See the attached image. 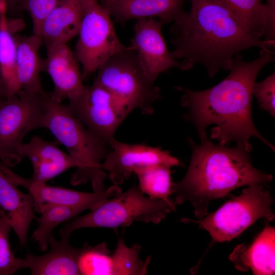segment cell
Segmentation results:
<instances>
[{"label": "cell", "instance_id": "cell-1", "mask_svg": "<svg viewBox=\"0 0 275 275\" xmlns=\"http://www.w3.org/2000/svg\"><path fill=\"white\" fill-rule=\"evenodd\" d=\"M273 49H261L259 56L252 61H244L240 54L233 60L228 75L209 89L195 91L180 86L175 88L183 93L182 105L187 109L186 118L196 127L201 141L210 138L225 146L235 142L250 152L249 139L261 140L273 151L274 147L256 128L252 116L253 87L261 69L274 60Z\"/></svg>", "mask_w": 275, "mask_h": 275}, {"label": "cell", "instance_id": "cell-2", "mask_svg": "<svg viewBox=\"0 0 275 275\" xmlns=\"http://www.w3.org/2000/svg\"><path fill=\"white\" fill-rule=\"evenodd\" d=\"M189 13L174 22L172 56L182 70L200 64L209 76L231 68L234 56L250 48L274 47L275 41L262 39L238 20L223 0H187Z\"/></svg>", "mask_w": 275, "mask_h": 275}, {"label": "cell", "instance_id": "cell-3", "mask_svg": "<svg viewBox=\"0 0 275 275\" xmlns=\"http://www.w3.org/2000/svg\"><path fill=\"white\" fill-rule=\"evenodd\" d=\"M191 158L183 178L173 183L176 204L189 201L195 214L201 219L207 215L210 202L226 196L238 187L270 182L272 177L252 165L250 152L237 146L215 145L208 139L197 145L191 139Z\"/></svg>", "mask_w": 275, "mask_h": 275}, {"label": "cell", "instance_id": "cell-4", "mask_svg": "<svg viewBox=\"0 0 275 275\" xmlns=\"http://www.w3.org/2000/svg\"><path fill=\"white\" fill-rule=\"evenodd\" d=\"M43 128L64 146L75 163L70 182L76 186L90 182L94 191L106 189L107 176L101 164L110 147L94 136L70 111L67 105L53 99L49 93Z\"/></svg>", "mask_w": 275, "mask_h": 275}, {"label": "cell", "instance_id": "cell-5", "mask_svg": "<svg viewBox=\"0 0 275 275\" xmlns=\"http://www.w3.org/2000/svg\"><path fill=\"white\" fill-rule=\"evenodd\" d=\"M174 199L152 198L135 185L124 192L109 198L93 210L67 223L60 235H69L75 230L87 228L115 229L128 227L134 222L157 224L175 211Z\"/></svg>", "mask_w": 275, "mask_h": 275}, {"label": "cell", "instance_id": "cell-6", "mask_svg": "<svg viewBox=\"0 0 275 275\" xmlns=\"http://www.w3.org/2000/svg\"><path fill=\"white\" fill-rule=\"evenodd\" d=\"M94 82L111 93L130 112H154L160 90L144 72L137 54L130 46L108 59L97 70Z\"/></svg>", "mask_w": 275, "mask_h": 275}, {"label": "cell", "instance_id": "cell-7", "mask_svg": "<svg viewBox=\"0 0 275 275\" xmlns=\"http://www.w3.org/2000/svg\"><path fill=\"white\" fill-rule=\"evenodd\" d=\"M272 203L269 191L262 184L254 183L203 219L185 218L183 222L198 224L209 232L213 242L229 241L260 218L273 221Z\"/></svg>", "mask_w": 275, "mask_h": 275}, {"label": "cell", "instance_id": "cell-8", "mask_svg": "<svg viewBox=\"0 0 275 275\" xmlns=\"http://www.w3.org/2000/svg\"><path fill=\"white\" fill-rule=\"evenodd\" d=\"M49 93L20 90L10 98L0 100V159L10 167L21 157L18 149L30 131L43 128Z\"/></svg>", "mask_w": 275, "mask_h": 275}, {"label": "cell", "instance_id": "cell-9", "mask_svg": "<svg viewBox=\"0 0 275 275\" xmlns=\"http://www.w3.org/2000/svg\"><path fill=\"white\" fill-rule=\"evenodd\" d=\"M82 17L74 56L82 66L84 80L96 71L111 57L123 50L109 9L98 0H82Z\"/></svg>", "mask_w": 275, "mask_h": 275}, {"label": "cell", "instance_id": "cell-10", "mask_svg": "<svg viewBox=\"0 0 275 275\" xmlns=\"http://www.w3.org/2000/svg\"><path fill=\"white\" fill-rule=\"evenodd\" d=\"M67 106L94 136L109 147L117 130L130 113L111 93L95 82L69 100Z\"/></svg>", "mask_w": 275, "mask_h": 275}, {"label": "cell", "instance_id": "cell-11", "mask_svg": "<svg viewBox=\"0 0 275 275\" xmlns=\"http://www.w3.org/2000/svg\"><path fill=\"white\" fill-rule=\"evenodd\" d=\"M0 169L14 184L23 187L32 194L34 199L35 212L42 206L50 205L79 207L92 210L107 199L122 191L118 185L115 184L101 191L84 192L46 183H37L16 174L2 161Z\"/></svg>", "mask_w": 275, "mask_h": 275}, {"label": "cell", "instance_id": "cell-12", "mask_svg": "<svg viewBox=\"0 0 275 275\" xmlns=\"http://www.w3.org/2000/svg\"><path fill=\"white\" fill-rule=\"evenodd\" d=\"M153 164L172 167L180 166L181 162L160 147L127 144L114 139L101 168L112 183L119 185L130 177L135 169Z\"/></svg>", "mask_w": 275, "mask_h": 275}, {"label": "cell", "instance_id": "cell-13", "mask_svg": "<svg viewBox=\"0 0 275 275\" xmlns=\"http://www.w3.org/2000/svg\"><path fill=\"white\" fill-rule=\"evenodd\" d=\"M163 24L152 18L136 20L130 45L135 51L146 76L153 82L160 74L171 68L182 70L180 61L167 48L161 33Z\"/></svg>", "mask_w": 275, "mask_h": 275}, {"label": "cell", "instance_id": "cell-14", "mask_svg": "<svg viewBox=\"0 0 275 275\" xmlns=\"http://www.w3.org/2000/svg\"><path fill=\"white\" fill-rule=\"evenodd\" d=\"M46 45L47 56L43 60V71L50 76L54 85L51 97L59 102L75 98L86 86L75 57L67 43L53 42Z\"/></svg>", "mask_w": 275, "mask_h": 275}, {"label": "cell", "instance_id": "cell-15", "mask_svg": "<svg viewBox=\"0 0 275 275\" xmlns=\"http://www.w3.org/2000/svg\"><path fill=\"white\" fill-rule=\"evenodd\" d=\"M60 143L45 141L33 136L26 143H22L18 149L21 157H26L32 163L33 173L29 179L37 183L47 182L65 171L75 168V163L68 154L60 149Z\"/></svg>", "mask_w": 275, "mask_h": 275}, {"label": "cell", "instance_id": "cell-16", "mask_svg": "<svg viewBox=\"0 0 275 275\" xmlns=\"http://www.w3.org/2000/svg\"><path fill=\"white\" fill-rule=\"evenodd\" d=\"M57 240L52 234L48 239L49 251L42 255L28 254L22 259V269L32 275H79L78 262L83 247L77 248L69 242L71 236H60Z\"/></svg>", "mask_w": 275, "mask_h": 275}, {"label": "cell", "instance_id": "cell-17", "mask_svg": "<svg viewBox=\"0 0 275 275\" xmlns=\"http://www.w3.org/2000/svg\"><path fill=\"white\" fill-rule=\"evenodd\" d=\"M0 208L5 212L21 247H27L28 234L36 219L34 199L21 191L0 169Z\"/></svg>", "mask_w": 275, "mask_h": 275}, {"label": "cell", "instance_id": "cell-18", "mask_svg": "<svg viewBox=\"0 0 275 275\" xmlns=\"http://www.w3.org/2000/svg\"><path fill=\"white\" fill-rule=\"evenodd\" d=\"M187 0H116L108 6L112 16L120 23L132 19L158 18L163 23L174 21L185 12Z\"/></svg>", "mask_w": 275, "mask_h": 275}, {"label": "cell", "instance_id": "cell-19", "mask_svg": "<svg viewBox=\"0 0 275 275\" xmlns=\"http://www.w3.org/2000/svg\"><path fill=\"white\" fill-rule=\"evenodd\" d=\"M274 228L267 226L251 245H237L229 258L238 270L251 269L254 274H274Z\"/></svg>", "mask_w": 275, "mask_h": 275}, {"label": "cell", "instance_id": "cell-20", "mask_svg": "<svg viewBox=\"0 0 275 275\" xmlns=\"http://www.w3.org/2000/svg\"><path fill=\"white\" fill-rule=\"evenodd\" d=\"M82 17V0H61L43 22L39 36L46 45L67 43L78 35Z\"/></svg>", "mask_w": 275, "mask_h": 275}, {"label": "cell", "instance_id": "cell-21", "mask_svg": "<svg viewBox=\"0 0 275 275\" xmlns=\"http://www.w3.org/2000/svg\"><path fill=\"white\" fill-rule=\"evenodd\" d=\"M16 45V75L19 90L43 93L40 73L43 71V59L39 49L43 41L39 36L15 37Z\"/></svg>", "mask_w": 275, "mask_h": 275}, {"label": "cell", "instance_id": "cell-22", "mask_svg": "<svg viewBox=\"0 0 275 275\" xmlns=\"http://www.w3.org/2000/svg\"><path fill=\"white\" fill-rule=\"evenodd\" d=\"M242 24L265 40L275 41V0H223Z\"/></svg>", "mask_w": 275, "mask_h": 275}, {"label": "cell", "instance_id": "cell-23", "mask_svg": "<svg viewBox=\"0 0 275 275\" xmlns=\"http://www.w3.org/2000/svg\"><path fill=\"white\" fill-rule=\"evenodd\" d=\"M19 20H9L0 29V75L6 88L7 98L20 91L16 75V45L13 37L19 28Z\"/></svg>", "mask_w": 275, "mask_h": 275}, {"label": "cell", "instance_id": "cell-24", "mask_svg": "<svg viewBox=\"0 0 275 275\" xmlns=\"http://www.w3.org/2000/svg\"><path fill=\"white\" fill-rule=\"evenodd\" d=\"M85 210V208L79 207L54 205L42 206L37 212L40 215L36 217L38 225L33 233L32 239L37 243L42 252H46L48 247V239L53 234V230Z\"/></svg>", "mask_w": 275, "mask_h": 275}, {"label": "cell", "instance_id": "cell-25", "mask_svg": "<svg viewBox=\"0 0 275 275\" xmlns=\"http://www.w3.org/2000/svg\"><path fill=\"white\" fill-rule=\"evenodd\" d=\"M171 167L159 164H149L134 170L141 191L152 198L169 200L172 198Z\"/></svg>", "mask_w": 275, "mask_h": 275}, {"label": "cell", "instance_id": "cell-26", "mask_svg": "<svg viewBox=\"0 0 275 275\" xmlns=\"http://www.w3.org/2000/svg\"><path fill=\"white\" fill-rule=\"evenodd\" d=\"M140 246L128 248L122 238L118 240L116 249L111 256L109 274H146L150 259L143 262L139 258Z\"/></svg>", "mask_w": 275, "mask_h": 275}, {"label": "cell", "instance_id": "cell-27", "mask_svg": "<svg viewBox=\"0 0 275 275\" xmlns=\"http://www.w3.org/2000/svg\"><path fill=\"white\" fill-rule=\"evenodd\" d=\"M105 243L83 246L78 265L80 274H109L111 256Z\"/></svg>", "mask_w": 275, "mask_h": 275}, {"label": "cell", "instance_id": "cell-28", "mask_svg": "<svg viewBox=\"0 0 275 275\" xmlns=\"http://www.w3.org/2000/svg\"><path fill=\"white\" fill-rule=\"evenodd\" d=\"M12 230L10 222L6 216H0V275L13 274L22 269V259L15 256L9 240Z\"/></svg>", "mask_w": 275, "mask_h": 275}, {"label": "cell", "instance_id": "cell-29", "mask_svg": "<svg viewBox=\"0 0 275 275\" xmlns=\"http://www.w3.org/2000/svg\"><path fill=\"white\" fill-rule=\"evenodd\" d=\"M252 92L257 98L261 108L274 117L275 72L261 82H255Z\"/></svg>", "mask_w": 275, "mask_h": 275}, {"label": "cell", "instance_id": "cell-30", "mask_svg": "<svg viewBox=\"0 0 275 275\" xmlns=\"http://www.w3.org/2000/svg\"><path fill=\"white\" fill-rule=\"evenodd\" d=\"M61 0H21L20 7L23 6L29 12L33 21L34 34L39 36L41 25Z\"/></svg>", "mask_w": 275, "mask_h": 275}, {"label": "cell", "instance_id": "cell-31", "mask_svg": "<svg viewBox=\"0 0 275 275\" xmlns=\"http://www.w3.org/2000/svg\"><path fill=\"white\" fill-rule=\"evenodd\" d=\"M6 12L13 13L19 7L21 0H4Z\"/></svg>", "mask_w": 275, "mask_h": 275}, {"label": "cell", "instance_id": "cell-32", "mask_svg": "<svg viewBox=\"0 0 275 275\" xmlns=\"http://www.w3.org/2000/svg\"><path fill=\"white\" fill-rule=\"evenodd\" d=\"M7 98L6 88L0 75V100L7 99Z\"/></svg>", "mask_w": 275, "mask_h": 275}, {"label": "cell", "instance_id": "cell-33", "mask_svg": "<svg viewBox=\"0 0 275 275\" xmlns=\"http://www.w3.org/2000/svg\"><path fill=\"white\" fill-rule=\"evenodd\" d=\"M6 14V12L3 11L0 15V29L7 24L9 21V20L7 18Z\"/></svg>", "mask_w": 275, "mask_h": 275}, {"label": "cell", "instance_id": "cell-34", "mask_svg": "<svg viewBox=\"0 0 275 275\" xmlns=\"http://www.w3.org/2000/svg\"><path fill=\"white\" fill-rule=\"evenodd\" d=\"M3 11H6V8H5L4 1L0 0V15Z\"/></svg>", "mask_w": 275, "mask_h": 275}, {"label": "cell", "instance_id": "cell-35", "mask_svg": "<svg viewBox=\"0 0 275 275\" xmlns=\"http://www.w3.org/2000/svg\"><path fill=\"white\" fill-rule=\"evenodd\" d=\"M115 1H116V0H104L105 6H108V5H109L111 3H113Z\"/></svg>", "mask_w": 275, "mask_h": 275}, {"label": "cell", "instance_id": "cell-36", "mask_svg": "<svg viewBox=\"0 0 275 275\" xmlns=\"http://www.w3.org/2000/svg\"><path fill=\"white\" fill-rule=\"evenodd\" d=\"M6 214L5 212L1 209L0 208V216H6Z\"/></svg>", "mask_w": 275, "mask_h": 275}]
</instances>
